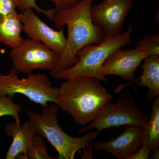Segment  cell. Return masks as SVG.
I'll use <instances>...</instances> for the list:
<instances>
[{
	"label": "cell",
	"mask_w": 159,
	"mask_h": 159,
	"mask_svg": "<svg viewBox=\"0 0 159 159\" xmlns=\"http://www.w3.org/2000/svg\"><path fill=\"white\" fill-rule=\"evenodd\" d=\"M94 0H81L76 6L69 9L55 8L52 20L56 29L67 26L68 35L64 50L51 75L64 70L78 61L77 53L83 47L97 44L104 36L92 21L91 8Z\"/></svg>",
	"instance_id": "cell-1"
},
{
	"label": "cell",
	"mask_w": 159,
	"mask_h": 159,
	"mask_svg": "<svg viewBox=\"0 0 159 159\" xmlns=\"http://www.w3.org/2000/svg\"><path fill=\"white\" fill-rule=\"evenodd\" d=\"M100 81L85 76L67 79L57 88L56 104L70 114L77 124L92 122L100 109L112 98Z\"/></svg>",
	"instance_id": "cell-2"
},
{
	"label": "cell",
	"mask_w": 159,
	"mask_h": 159,
	"mask_svg": "<svg viewBox=\"0 0 159 159\" xmlns=\"http://www.w3.org/2000/svg\"><path fill=\"white\" fill-rule=\"evenodd\" d=\"M132 30V27L130 26L122 34L104 36L97 45L91 43L83 47L77 52L76 55L79 59L75 64L51 76L56 80L85 76L107 82V80L101 73L102 64L114 51L131 43Z\"/></svg>",
	"instance_id": "cell-3"
},
{
	"label": "cell",
	"mask_w": 159,
	"mask_h": 159,
	"mask_svg": "<svg viewBox=\"0 0 159 159\" xmlns=\"http://www.w3.org/2000/svg\"><path fill=\"white\" fill-rule=\"evenodd\" d=\"M41 114L27 112L36 134L45 138L58 152V159H74L78 151L88 147L97 138L98 132H89L84 136L76 138L69 135L61 128L57 115V104L42 107Z\"/></svg>",
	"instance_id": "cell-4"
},
{
	"label": "cell",
	"mask_w": 159,
	"mask_h": 159,
	"mask_svg": "<svg viewBox=\"0 0 159 159\" xmlns=\"http://www.w3.org/2000/svg\"><path fill=\"white\" fill-rule=\"evenodd\" d=\"M150 119L148 114L140 110L133 96L124 94L117 99L116 102H107L98 112L90 125L78 129L82 134L93 128L97 132L113 127L134 124L145 127Z\"/></svg>",
	"instance_id": "cell-5"
},
{
	"label": "cell",
	"mask_w": 159,
	"mask_h": 159,
	"mask_svg": "<svg viewBox=\"0 0 159 159\" xmlns=\"http://www.w3.org/2000/svg\"><path fill=\"white\" fill-rule=\"evenodd\" d=\"M57 88L53 87L49 77L44 74H28L26 78L20 79L17 71L12 68L9 74H0V96L22 94L31 101L42 107L48 102L56 103Z\"/></svg>",
	"instance_id": "cell-6"
},
{
	"label": "cell",
	"mask_w": 159,
	"mask_h": 159,
	"mask_svg": "<svg viewBox=\"0 0 159 159\" xmlns=\"http://www.w3.org/2000/svg\"><path fill=\"white\" fill-rule=\"evenodd\" d=\"M9 56L14 68L28 74L36 70L52 71L59 58L56 52L43 43L30 39H24L11 49Z\"/></svg>",
	"instance_id": "cell-7"
},
{
	"label": "cell",
	"mask_w": 159,
	"mask_h": 159,
	"mask_svg": "<svg viewBox=\"0 0 159 159\" xmlns=\"http://www.w3.org/2000/svg\"><path fill=\"white\" fill-rule=\"evenodd\" d=\"M133 3V0H103L91 6L92 21L104 36L119 34Z\"/></svg>",
	"instance_id": "cell-8"
},
{
	"label": "cell",
	"mask_w": 159,
	"mask_h": 159,
	"mask_svg": "<svg viewBox=\"0 0 159 159\" xmlns=\"http://www.w3.org/2000/svg\"><path fill=\"white\" fill-rule=\"evenodd\" d=\"M23 31L30 39L40 42L56 52L59 57L65 48L66 38L64 30L56 31L40 20L32 10L26 9L20 14Z\"/></svg>",
	"instance_id": "cell-9"
},
{
	"label": "cell",
	"mask_w": 159,
	"mask_h": 159,
	"mask_svg": "<svg viewBox=\"0 0 159 159\" xmlns=\"http://www.w3.org/2000/svg\"><path fill=\"white\" fill-rule=\"evenodd\" d=\"M149 54L139 48L117 49L105 60L101 67L103 76L114 75L128 81H133L136 70Z\"/></svg>",
	"instance_id": "cell-10"
},
{
	"label": "cell",
	"mask_w": 159,
	"mask_h": 159,
	"mask_svg": "<svg viewBox=\"0 0 159 159\" xmlns=\"http://www.w3.org/2000/svg\"><path fill=\"white\" fill-rule=\"evenodd\" d=\"M125 125L124 131L117 138H111L107 142H96L94 151H105L117 159H129L142 145L144 127L134 124Z\"/></svg>",
	"instance_id": "cell-11"
},
{
	"label": "cell",
	"mask_w": 159,
	"mask_h": 159,
	"mask_svg": "<svg viewBox=\"0 0 159 159\" xmlns=\"http://www.w3.org/2000/svg\"><path fill=\"white\" fill-rule=\"evenodd\" d=\"M5 134L12 139L6 159H17L18 157L26 153L32 144V140L36 134L30 121H26L21 126L20 123L11 122L6 126Z\"/></svg>",
	"instance_id": "cell-12"
},
{
	"label": "cell",
	"mask_w": 159,
	"mask_h": 159,
	"mask_svg": "<svg viewBox=\"0 0 159 159\" xmlns=\"http://www.w3.org/2000/svg\"><path fill=\"white\" fill-rule=\"evenodd\" d=\"M23 30L20 14L16 11L0 16V42L4 44L11 49L18 47L24 39Z\"/></svg>",
	"instance_id": "cell-13"
},
{
	"label": "cell",
	"mask_w": 159,
	"mask_h": 159,
	"mask_svg": "<svg viewBox=\"0 0 159 159\" xmlns=\"http://www.w3.org/2000/svg\"><path fill=\"white\" fill-rule=\"evenodd\" d=\"M143 61L142 76L132 82L140 80L138 84L148 89L146 99L149 102L159 95V55H149Z\"/></svg>",
	"instance_id": "cell-14"
},
{
	"label": "cell",
	"mask_w": 159,
	"mask_h": 159,
	"mask_svg": "<svg viewBox=\"0 0 159 159\" xmlns=\"http://www.w3.org/2000/svg\"><path fill=\"white\" fill-rule=\"evenodd\" d=\"M142 145H147L151 152L159 149V96L154 99L150 119L144 127L142 137Z\"/></svg>",
	"instance_id": "cell-15"
},
{
	"label": "cell",
	"mask_w": 159,
	"mask_h": 159,
	"mask_svg": "<svg viewBox=\"0 0 159 159\" xmlns=\"http://www.w3.org/2000/svg\"><path fill=\"white\" fill-rule=\"evenodd\" d=\"M19 159H54L49 155L48 147L43 140V137L34 136L32 144L26 153L18 157Z\"/></svg>",
	"instance_id": "cell-16"
},
{
	"label": "cell",
	"mask_w": 159,
	"mask_h": 159,
	"mask_svg": "<svg viewBox=\"0 0 159 159\" xmlns=\"http://www.w3.org/2000/svg\"><path fill=\"white\" fill-rule=\"evenodd\" d=\"M9 96H0V117L5 116H12L15 122L20 123L19 113L22 110L20 105L15 104Z\"/></svg>",
	"instance_id": "cell-17"
},
{
	"label": "cell",
	"mask_w": 159,
	"mask_h": 159,
	"mask_svg": "<svg viewBox=\"0 0 159 159\" xmlns=\"http://www.w3.org/2000/svg\"><path fill=\"white\" fill-rule=\"evenodd\" d=\"M136 48L148 53L149 55H159V34H148L137 43Z\"/></svg>",
	"instance_id": "cell-18"
},
{
	"label": "cell",
	"mask_w": 159,
	"mask_h": 159,
	"mask_svg": "<svg viewBox=\"0 0 159 159\" xmlns=\"http://www.w3.org/2000/svg\"><path fill=\"white\" fill-rule=\"evenodd\" d=\"M18 8L22 12L26 9H34L39 13H42L46 16L49 19L52 20L55 13V9H43L37 6L35 2V0H19V5Z\"/></svg>",
	"instance_id": "cell-19"
},
{
	"label": "cell",
	"mask_w": 159,
	"mask_h": 159,
	"mask_svg": "<svg viewBox=\"0 0 159 159\" xmlns=\"http://www.w3.org/2000/svg\"><path fill=\"white\" fill-rule=\"evenodd\" d=\"M18 5L19 0H0V16L16 11Z\"/></svg>",
	"instance_id": "cell-20"
},
{
	"label": "cell",
	"mask_w": 159,
	"mask_h": 159,
	"mask_svg": "<svg viewBox=\"0 0 159 159\" xmlns=\"http://www.w3.org/2000/svg\"><path fill=\"white\" fill-rule=\"evenodd\" d=\"M54 3L55 8L69 9L76 6L81 0H49Z\"/></svg>",
	"instance_id": "cell-21"
},
{
	"label": "cell",
	"mask_w": 159,
	"mask_h": 159,
	"mask_svg": "<svg viewBox=\"0 0 159 159\" xmlns=\"http://www.w3.org/2000/svg\"><path fill=\"white\" fill-rule=\"evenodd\" d=\"M142 147L135 152L129 159H147L149 158L151 151L148 146L142 145Z\"/></svg>",
	"instance_id": "cell-22"
},
{
	"label": "cell",
	"mask_w": 159,
	"mask_h": 159,
	"mask_svg": "<svg viewBox=\"0 0 159 159\" xmlns=\"http://www.w3.org/2000/svg\"><path fill=\"white\" fill-rule=\"evenodd\" d=\"M93 142H91L89 145V148L87 149H85L84 151V153L81 156V159H93Z\"/></svg>",
	"instance_id": "cell-23"
},
{
	"label": "cell",
	"mask_w": 159,
	"mask_h": 159,
	"mask_svg": "<svg viewBox=\"0 0 159 159\" xmlns=\"http://www.w3.org/2000/svg\"><path fill=\"white\" fill-rule=\"evenodd\" d=\"M149 158L153 159H158L159 158V149L155 151L152 152L150 156H149Z\"/></svg>",
	"instance_id": "cell-24"
}]
</instances>
